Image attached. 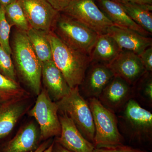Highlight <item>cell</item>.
Returning <instances> with one entry per match:
<instances>
[{
    "label": "cell",
    "mask_w": 152,
    "mask_h": 152,
    "mask_svg": "<svg viewBox=\"0 0 152 152\" xmlns=\"http://www.w3.org/2000/svg\"><path fill=\"white\" fill-rule=\"evenodd\" d=\"M10 45L17 77L37 96L42 89V63L34 52L26 32L16 29Z\"/></svg>",
    "instance_id": "cell-1"
},
{
    "label": "cell",
    "mask_w": 152,
    "mask_h": 152,
    "mask_svg": "<svg viewBox=\"0 0 152 152\" xmlns=\"http://www.w3.org/2000/svg\"><path fill=\"white\" fill-rule=\"evenodd\" d=\"M47 36L55 64L71 88L79 87L91 64L89 56L69 47L52 31L47 33Z\"/></svg>",
    "instance_id": "cell-2"
},
{
    "label": "cell",
    "mask_w": 152,
    "mask_h": 152,
    "mask_svg": "<svg viewBox=\"0 0 152 152\" xmlns=\"http://www.w3.org/2000/svg\"><path fill=\"white\" fill-rule=\"evenodd\" d=\"M116 114L118 127L124 139L139 145L152 140V114L132 98Z\"/></svg>",
    "instance_id": "cell-3"
},
{
    "label": "cell",
    "mask_w": 152,
    "mask_h": 152,
    "mask_svg": "<svg viewBox=\"0 0 152 152\" xmlns=\"http://www.w3.org/2000/svg\"><path fill=\"white\" fill-rule=\"evenodd\" d=\"M91 110L95 126V148L124 145L125 140L118 127L116 114L103 105L96 98L87 99Z\"/></svg>",
    "instance_id": "cell-4"
},
{
    "label": "cell",
    "mask_w": 152,
    "mask_h": 152,
    "mask_svg": "<svg viewBox=\"0 0 152 152\" xmlns=\"http://www.w3.org/2000/svg\"><path fill=\"white\" fill-rule=\"evenodd\" d=\"M52 31L69 47L89 56L99 35L63 12H60L57 17Z\"/></svg>",
    "instance_id": "cell-5"
},
{
    "label": "cell",
    "mask_w": 152,
    "mask_h": 152,
    "mask_svg": "<svg viewBox=\"0 0 152 152\" xmlns=\"http://www.w3.org/2000/svg\"><path fill=\"white\" fill-rule=\"evenodd\" d=\"M56 103L59 111L66 114L85 138L94 143L95 130L92 113L79 87L71 88L67 95Z\"/></svg>",
    "instance_id": "cell-6"
},
{
    "label": "cell",
    "mask_w": 152,
    "mask_h": 152,
    "mask_svg": "<svg viewBox=\"0 0 152 152\" xmlns=\"http://www.w3.org/2000/svg\"><path fill=\"white\" fill-rule=\"evenodd\" d=\"M58 108L56 102L52 100L45 90L42 88L37 96L34 105L28 113L39 125L41 142L59 137L61 123Z\"/></svg>",
    "instance_id": "cell-7"
},
{
    "label": "cell",
    "mask_w": 152,
    "mask_h": 152,
    "mask_svg": "<svg viewBox=\"0 0 152 152\" xmlns=\"http://www.w3.org/2000/svg\"><path fill=\"white\" fill-rule=\"evenodd\" d=\"M61 12L76 19L99 35L107 34L109 28L114 25L95 0H71Z\"/></svg>",
    "instance_id": "cell-8"
},
{
    "label": "cell",
    "mask_w": 152,
    "mask_h": 152,
    "mask_svg": "<svg viewBox=\"0 0 152 152\" xmlns=\"http://www.w3.org/2000/svg\"><path fill=\"white\" fill-rule=\"evenodd\" d=\"M31 27L46 33L53 31L60 12L46 0H18Z\"/></svg>",
    "instance_id": "cell-9"
},
{
    "label": "cell",
    "mask_w": 152,
    "mask_h": 152,
    "mask_svg": "<svg viewBox=\"0 0 152 152\" xmlns=\"http://www.w3.org/2000/svg\"><path fill=\"white\" fill-rule=\"evenodd\" d=\"M114 77L108 66L91 63L81 84L79 86L81 95L85 99H98L104 89Z\"/></svg>",
    "instance_id": "cell-10"
},
{
    "label": "cell",
    "mask_w": 152,
    "mask_h": 152,
    "mask_svg": "<svg viewBox=\"0 0 152 152\" xmlns=\"http://www.w3.org/2000/svg\"><path fill=\"white\" fill-rule=\"evenodd\" d=\"M133 98V87L124 79L114 76L98 98L101 104L115 113Z\"/></svg>",
    "instance_id": "cell-11"
},
{
    "label": "cell",
    "mask_w": 152,
    "mask_h": 152,
    "mask_svg": "<svg viewBox=\"0 0 152 152\" xmlns=\"http://www.w3.org/2000/svg\"><path fill=\"white\" fill-rule=\"evenodd\" d=\"M61 134L55 140L61 145L73 152H94V144L88 141L78 129L69 117L58 111Z\"/></svg>",
    "instance_id": "cell-12"
},
{
    "label": "cell",
    "mask_w": 152,
    "mask_h": 152,
    "mask_svg": "<svg viewBox=\"0 0 152 152\" xmlns=\"http://www.w3.org/2000/svg\"><path fill=\"white\" fill-rule=\"evenodd\" d=\"M114 76L121 78L133 86L145 73L138 55L122 50L108 66Z\"/></svg>",
    "instance_id": "cell-13"
},
{
    "label": "cell",
    "mask_w": 152,
    "mask_h": 152,
    "mask_svg": "<svg viewBox=\"0 0 152 152\" xmlns=\"http://www.w3.org/2000/svg\"><path fill=\"white\" fill-rule=\"evenodd\" d=\"M41 142L39 127L31 122L23 126L12 138L4 144L0 152H34Z\"/></svg>",
    "instance_id": "cell-14"
},
{
    "label": "cell",
    "mask_w": 152,
    "mask_h": 152,
    "mask_svg": "<svg viewBox=\"0 0 152 152\" xmlns=\"http://www.w3.org/2000/svg\"><path fill=\"white\" fill-rule=\"evenodd\" d=\"M42 81L44 88L56 102L70 91L71 88L53 60L42 63Z\"/></svg>",
    "instance_id": "cell-15"
},
{
    "label": "cell",
    "mask_w": 152,
    "mask_h": 152,
    "mask_svg": "<svg viewBox=\"0 0 152 152\" xmlns=\"http://www.w3.org/2000/svg\"><path fill=\"white\" fill-rule=\"evenodd\" d=\"M122 50L128 51L139 55L147 48L152 46V39L135 31L113 25L107 30Z\"/></svg>",
    "instance_id": "cell-16"
},
{
    "label": "cell",
    "mask_w": 152,
    "mask_h": 152,
    "mask_svg": "<svg viewBox=\"0 0 152 152\" xmlns=\"http://www.w3.org/2000/svg\"><path fill=\"white\" fill-rule=\"evenodd\" d=\"M28 99L14 100L0 103V139L8 135L29 108Z\"/></svg>",
    "instance_id": "cell-17"
},
{
    "label": "cell",
    "mask_w": 152,
    "mask_h": 152,
    "mask_svg": "<svg viewBox=\"0 0 152 152\" xmlns=\"http://www.w3.org/2000/svg\"><path fill=\"white\" fill-rule=\"evenodd\" d=\"M97 5L115 26L135 31L145 37L151 36L128 16L121 4L112 0H95Z\"/></svg>",
    "instance_id": "cell-18"
},
{
    "label": "cell",
    "mask_w": 152,
    "mask_h": 152,
    "mask_svg": "<svg viewBox=\"0 0 152 152\" xmlns=\"http://www.w3.org/2000/svg\"><path fill=\"white\" fill-rule=\"evenodd\" d=\"M122 51L108 34L99 35L89 56L91 63H99L108 66Z\"/></svg>",
    "instance_id": "cell-19"
},
{
    "label": "cell",
    "mask_w": 152,
    "mask_h": 152,
    "mask_svg": "<svg viewBox=\"0 0 152 152\" xmlns=\"http://www.w3.org/2000/svg\"><path fill=\"white\" fill-rule=\"evenodd\" d=\"M47 33L31 27L26 32L31 46L42 63L52 60L51 47Z\"/></svg>",
    "instance_id": "cell-20"
},
{
    "label": "cell",
    "mask_w": 152,
    "mask_h": 152,
    "mask_svg": "<svg viewBox=\"0 0 152 152\" xmlns=\"http://www.w3.org/2000/svg\"><path fill=\"white\" fill-rule=\"evenodd\" d=\"M121 4L135 23L152 35V6L140 5L129 2Z\"/></svg>",
    "instance_id": "cell-21"
},
{
    "label": "cell",
    "mask_w": 152,
    "mask_h": 152,
    "mask_svg": "<svg viewBox=\"0 0 152 152\" xmlns=\"http://www.w3.org/2000/svg\"><path fill=\"white\" fill-rule=\"evenodd\" d=\"M31 94L18 81L0 74V103L21 99H29Z\"/></svg>",
    "instance_id": "cell-22"
},
{
    "label": "cell",
    "mask_w": 152,
    "mask_h": 152,
    "mask_svg": "<svg viewBox=\"0 0 152 152\" xmlns=\"http://www.w3.org/2000/svg\"><path fill=\"white\" fill-rule=\"evenodd\" d=\"M132 87L133 99L139 104L152 108V72H146Z\"/></svg>",
    "instance_id": "cell-23"
},
{
    "label": "cell",
    "mask_w": 152,
    "mask_h": 152,
    "mask_svg": "<svg viewBox=\"0 0 152 152\" xmlns=\"http://www.w3.org/2000/svg\"><path fill=\"white\" fill-rule=\"evenodd\" d=\"M7 21L11 27L27 32L31 28L18 1L4 7Z\"/></svg>",
    "instance_id": "cell-24"
},
{
    "label": "cell",
    "mask_w": 152,
    "mask_h": 152,
    "mask_svg": "<svg viewBox=\"0 0 152 152\" xmlns=\"http://www.w3.org/2000/svg\"><path fill=\"white\" fill-rule=\"evenodd\" d=\"M11 28L6 18L4 8L0 5V45L11 55L12 50L10 41Z\"/></svg>",
    "instance_id": "cell-25"
},
{
    "label": "cell",
    "mask_w": 152,
    "mask_h": 152,
    "mask_svg": "<svg viewBox=\"0 0 152 152\" xmlns=\"http://www.w3.org/2000/svg\"><path fill=\"white\" fill-rule=\"evenodd\" d=\"M0 74L17 81V75L11 55L0 45Z\"/></svg>",
    "instance_id": "cell-26"
},
{
    "label": "cell",
    "mask_w": 152,
    "mask_h": 152,
    "mask_svg": "<svg viewBox=\"0 0 152 152\" xmlns=\"http://www.w3.org/2000/svg\"><path fill=\"white\" fill-rule=\"evenodd\" d=\"M145 151L123 145L107 148H95L94 152H145Z\"/></svg>",
    "instance_id": "cell-27"
},
{
    "label": "cell",
    "mask_w": 152,
    "mask_h": 152,
    "mask_svg": "<svg viewBox=\"0 0 152 152\" xmlns=\"http://www.w3.org/2000/svg\"><path fill=\"white\" fill-rule=\"evenodd\" d=\"M138 56L146 71L152 72V47L147 48Z\"/></svg>",
    "instance_id": "cell-28"
},
{
    "label": "cell",
    "mask_w": 152,
    "mask_h": 152,
    "mask_svg": "<svg viewBox=\"0 0 152 152\" xmlns=\"http://www.w3.org/2000/svg\"><path fill=\"white\" fill-rule=\"evenodd\" d=\"M56 10L61 12L67 7L71 0H46Z\"/></svg>",
    "instance_id": "cell-29"
},
{
    "label": "cell",
    "mask_w": 152,
    "mask_h": 152,
    "mask_svg": "<svg viewBox=\"0 0 152 152\" xmlns=\"http://www.w3.org/2000/svg\"><path fill=\"white\" fill-rule=\"evenodd\" d=\"M51 152H73L69 151L62 146L59 143L55 140L54 139L53 142V148Z\"/></svg>",
    "instance_id": "cell-30"
},
{
    "label": "cell",
    "mask_w": 152,
    "mask_h": 152,
    "mask_svg": "<svg viewBox=\"0 0 152 152\" xmlns=\"http://www.w3.org/2000/svg\"><path fill=\"white\" fill-rule=\"evenodd\" d=\"M53 139H50L42 142L39 147L34 152H43L53 142Z\"/></svg>",
    "instance_id": "cell-31"
},
{
    "label": "cell",
    "mask_w": 152,
    "mask_h": 152,
    "mask_svg": "<svg viewBox=\"0 0 152 152\" xmlns=\"http://www.w3.org/2000/svg\"><path fill=\"white\" fill-rule=\"evenodd\" d=\"M128 1L140 5L152 6V0H128Z\"/></svg>",
    "instance_id": "cell-32"
},
{
    "label": "cell",
    "mask_w": 152,
    "mask_h": 152,
    "mask_svg": "<svg viewBox=\"0 0 152 152\" xmlns=\"http://www.w3.org/2000/svg\"><path fill=\"white\" fill-rule=\"evenodd\" d=\"M18 0H0V5L4 7Z\"/></svg>",
    "instance_id": "cell-33"
},
{
    "label": "cell",
    "mask_w": 152,
    "mask_h": 152,
    "mask_svg": "<svg viewBox=\"0 0 152 152\" xmlns=\"http://www.w3.org/2000/svg\"><path fill=\"white\" fill-rule=\"evenodd\" d=\"M52 148H53V142L43 152H51Z\"/></svg>",
    "instance_id": "cell-34"
},
{
    "label": "cell",
    "mask_w": 152,
    "mask_h": 152,
    "mask_svg": "<svg viewBox=\"0 0 152 152\" xmlns=\"http://www.w3.org/2000/svg\"><path fill=\"white\" fill-rule=\"evenodd\" d=\"M120 4H124L128 2V0H112Z\"/></svg>",
    "instance_id": "cell-35"
},
{
    "label": "cell",
    "mask_w": 152,
    "mask_h": 152,
    "mask_svg": "<svg viewBox=\"0 0 152 152\" xmlns=\"http://www.w3.org/2000/svg\"><path fill=\"white\" fill-rule=\"evenodd\" d=\"M145 152H147V151H145Z\"/></svg>",
    "instance_id": "cell-36"
}]
</instances>
